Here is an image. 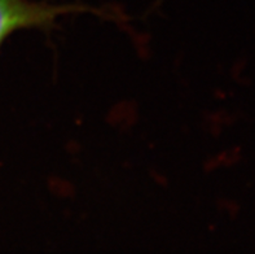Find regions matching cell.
Here are the masks:
<instances>
[{"label":"cell","instance_id":"obj_1","mask_svg":"<svg viewBox=\"0 0 255 254\" xmlns=\"http://www.w3.org/2000/svg\"><path fill=\"white\" fill-rule=\"evenodd\" d=\"M70 10L73 8L30 0H0V44L17 30L49 25Z\"/></svg>","mask_w":255,"mask_h":254}]
</instances>
